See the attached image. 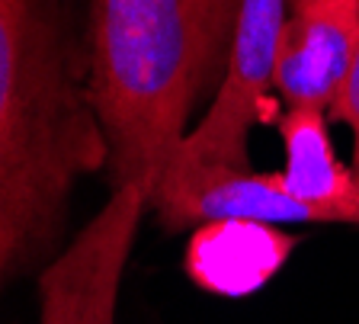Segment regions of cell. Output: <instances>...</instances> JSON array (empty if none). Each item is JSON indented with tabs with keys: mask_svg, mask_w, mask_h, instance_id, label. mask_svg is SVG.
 Returning <instances> with one entry per match:
<instances>
[{
	"mask_svg": "<svg viewBox=\"0 0 359 324\" xmlns=\"http://www.w3.org/2000/svg\"><path fill=\"white\" fill-rule=\"evenodd\" d=\"M106 164L55 0H0V292L52 257L77 183Z\"/></svg>",
	"mask_w": 359,
	"mask_h": 324,
	"instance_id": "obj_1",
	"label": "cell"
},
{
	"mask_svg": "<svg viewBox=\"0 0 359 324\" xmlns=\"http://www.w3.org/2000/svg\"><path fill=\"white\" fill-rule=\"evenodd\" d=\"M241 0H93L90 100L112 183L151 196L187 138L196 100L231 48Z\"/></svg>",
	"mask_w": 359,
	"mask_h": 324,
	"instance_id": "obj_2",
	"label": "cell"
},
{
	"mask_svg": "<svg viewBox=\"0 0 359 324\" xmlns=\"http://www.w3.org/2000/svg\"><path fill=\"white\" fill-rule=\"evenodd\" d=\"M285 20L289 0H241L228 48V71L205 119L183 138L167 174H187L202 167L250 170L247 135L257 122L266 119L269 90H276Z\"/></svg>",
	"mask_w": 359,
	"mask_h": 324,
	"instance_id": "obj_3",
	"label": "cell"
},
{
	"mask_svg": "<svg viewBox=\"0 0 359 324\" xmlns=\"http://www.w3.org/2000/svg\"><path fill=\"white\" fill-rule=\"evenodd\" d=\"M148 193L116 187L109 203L39 273L42 324H116V299Z\"/></svg>",
	"mask_w": 359,
	"mask_h": 324,
	"instance_id": "obj_4",
	"label": "cell"
},
{
	"mask_svg": "<svg viewBox=\"0 0 359 324\" xmlns=\"http://www.w3.org/2000/svg\"><path fill=\"white\" fill-rule=\"evenodd\" d=\"M148 205L167 231L224 219L266 222V225L321 222L318 212L285 189L283 170L254 174L231 167H202L187 174H167Z\"/></svg>",
	"mask_w": 359,
	"mask_h": 324,
	"instance_id": "obj_5",
	"label": "cell"
},
{
	"mask_svg": "<svg viewBox=\"0 0 359 324\" xmlns=\"http://www.w3.org/2000/svg\"><path fill=\"white\" fill-rule=\"evenodd\" d=\"M356 39L359 0H292L276 65V93L285 109H330Z\"/></svg>",
	"mask_w": 359,
	"mask_h": 324,
	"instance_id": "obj_6",
	"label": "cell"
},
{
	"mask_svg": "<svg viewBox=\"0 0 359 324\" xmlns=\"http://www.w3.org/2000/svg\"><path fill=\"white\" fill-rule=\"evenodd\" d=\"M292 250L295 238L266 222H205L187 248V273L205 292L238 299L266 286Z\"/></svg>",
	"mask_w": 359,
	"mask_h": 324,
	"instance_id": "obj_7",
	"label": "cell"
},
{
	"mask_svg": "<svg viewBox=\"0 0 359 324\" xmlns=\"http://www.w3.org/2000/svg\"><path fill=\"white\" fill-rule=\"evenodd\" d=\"M279 135L285 144V189L318 212L321 222L359 225V170L337 158L327 109H285L279 116Z\"/></svg>",
	"mask_w": 359,
	"mask_h": 324,
	"instance_id": "obj_8",
	"label": "cell"
},
{
	"mask_svg": "<svg viewBox=\"0 0 359 324\" xmlns=\"http://www.w3.org/2000/svg\"><path fill=\"white\" fill-rule=\"evenodd\" d=\"M330 119L344 122L353 132V167L359 170V39H356V52L350 58V68H346V77L337 90L334 103H330Z\"/></svg>",
	"mask_w": 359,
	"mask_h": 324,
	"instance_id": "obj_9",
	"label": "cell"
}]
</instances>
